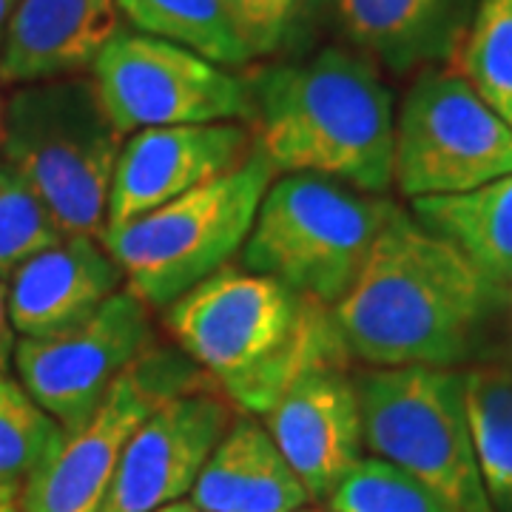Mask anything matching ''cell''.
<instances>
[{
	"label": "cell",
	"mask_w": 512,
	"mask_h": 512,
	"mask_svg": "<svg viewBox=\"0 0 512 512\" xmlns=\"http://www.w3.org/2000/svg\"><path fill=\"white\" fill-rule=\"evenodd\" d=\"M262 419L313 501H328L365 458L359 387L342 365L302 373Z\"/></svg>",
	"instance_id": "cell-14"
},
{
	"label": "cell",
	"mask_w": 512,
	"mask_h": 512,
	"mask_svg": "<svg viewBox=\"0 0 512 512\" xmlns=\"http://www.w3.org/2000/svg\"><path fill=\"white\" fill-rule=\"evenodd\" d=\"M126 276L94 237H63L9 276V316L20 336H52L89 319Z\"/></svg>",
	"instance_id": "cell-16"
},
{
	"label": "cell",
	"mask_w": 512,
	"mask_h": 512,
	"mask_svg": "<svg viewBox=\"0 0 512 512\" xmlns=\"http://www.w3.org/2000/svg\"><path fill=\"white\" fill-rule=\"evenodd\" d=\"M478 0H333L359 55L393 74L456 60Z\"/></svg>",
	"instance_id": "cell-17"
},
{
	"label": "cell",
	"mask_w": 512,
	"mask_h": 512,
	"mask_svg": "<svg viewBox=\"0 0 512 512\" xmlns=\"http://www.w3.org/2000/svg\"><path fill=\"white\" fill-rule=\"evenodd\" d=\"M123 134L92 77L18 86L6 100L3 163L12 165L63 237H103Z\"/></svg>",
	"instance_id": "cell-4"
},
{
	"label": "cell",
	"mask_w": 512,
	"mask_h": 512,
	"mask_svg": "<svg viewBox=\"0 0 512 512\" xmlns=\"http://www.w3.org/2000/svg\"><path fill=\"white\" fill-rule=\"evenodd\" d=\"M191 512H200V510H191Z\"/></svg>",
	"instance_id": "cell-33"
},
{
	"label": "cell",
	"mask_w": 512,
	"mask_h": 512,
	"mask_svg": "<svg viewBox=\"0 0 512 512\" xmlns=\"http://www.w3.org/2000/svg\"><path fill=\"white\" fill-rule=\"evenodd\" d=\"M248 80L256 151L276 174L328 177L376 197L393 185V94L373 60L330 46Z\"/></svg>",
	"instance_id": "cell-3"
},
{
	"label": "cell",
	"mask_w": 512,
	"mask_h": 512,
	"mask_svg": "<svg viewBox=\"0 0 512 512\" xmlns=\"http://www.w3.org/2000/svg\"><path fill=\"white\" fill-rule=\"evenodd\" d=\"M308 501L305 484L251 413L231 419L188 495L200 512H296Z\"/></svg>",
	"instance_id": "cell-18"
},
{
	"label": "cell",
	"mask_w": 512,
	"mask_h": 512,
	"mask_svg": "<svg viewBox=\"0 0 512 512\" xmlns=\"http://www.w3.org/2000/svg\"><path fill=\"white\" fill-rule=\"evenodd\" d=\"M453 69L512 126V0H478Z\"/></svg>",
	"instance_id": "cell-23"
},
{
	"label": "cell",
	"mask_w": 512,
	"mask_h": 512,
	"mask_svg": "<svg viewBox=\"0 0 512 512\" xmlns=\"http://www.w3.org/2000/svg\"><path fill=\"white\" fill-rule=\"evenodd\" d=\"M396 205L313 174H282L268 185L242 268L274 276L325 308H336L365 268Z\"/></svg>",
	"instance_id": "cell-6"
},
{
	"label": "cell",
	"mask_w": 512,
	"mask_h": 512,
	"mask_svg": "<svg viewBox=\"0 0 512 512\" xmlns=\"http://www.w3.org/2000/svg\"><path fill=\"white\" fill-rule=\"evenodd\" d=\"M296 512H319V510H311V507H302V510H296Z\"/></svg>",
	"instance_id": "cell-32"
},
{
	"label": "cell",
	"mask_w": 512,
	"mask_h": 512,
	"mask_svg": "<svg viewBox=\"0 0 512 512\" xmlns=\"http://www.w3.org/2000/svg\"><path fill=\"white\" fill-rule=\"evenodd\" d=\"M15 348H18V330L9 316V288L6 279H0V373L15 362Z\"/></svg>",
	"instance_id": "cell-27"
},
{
	"label": "cell",
	"mask_w": 512,
	"mask_h": 512,
	"mask_svg": "<svg viewBox=\"0 0 512 512\" xmlns=\"http://www.w3.org/2000/svg\"><path fill=\"white\" fill-rule=\"evenodd\" d=\"M251 60L285 52L308 29L319 0H220Z\"/></svg>",
	"instance_id": "cell-26"
},
{
	"label": "cell",
	"mask_w": 512,
	"mask_h": 512,
	"mask_svg": "<svg viewBox=\"0 0 512 512\" xmlns=\"http://www.w3.org/2000/svg\"><path fill=\"white\" fill-rule=\"evenodd\" d=\"M3 137H6V100L0 94V148H3Z\"/></svg>",
	"instance_id": "cell-30"
},
{
	"label": "cell",
	"mask_w": 512,
	"mask_h": 512,
	"mask_svg": "<svg viewBox=\"0 0 512 512\" xmlns=\"http://www.w3.org/2000/svg\"><path fill=\"white\" fill-rule=\"evenodd\" d=\"M478 476L493 512H512V373L476 367L464 373Z\"/></svg>",
	"instance_id": "cell-21"
},
{
	"label": "cell",
	"mask_w": 512,
	"mask_h": 512,
	"mask_svg": "<svg viewBox=\"0 0 512 512\" xmlns=\"http://www.w3.org/2000/svg\"><path fill=\"white\" fill-rule=\"evenodd\" d=\"M510 174V123L456 69H421L396 117L393 183L404 197L461 194Z\"/></svg>",
	"instance_id": "cell-8"
},
{
	"label": "cell",
	"mask_w": 512,
	"mask_h": 512,
	"mask_svg": "<svg viewBox=\"0 0 512 512\" xmlns=\"http://www.w3.org/2000/svg\"><path fill=\"white\" fill-rule=\"evenodd\" d=\"M92 83L123 137L143 128L254 120L248 77L134 29L111 37L94 60Z\"/></svg>",
	"instance_id": "cell-9"
},
{
	"label": "cell",
	"mask_w": 512,
	"mask_h": 512,
	"mask_svg": "<svg viewBox=\"0 0 512 512\" xmlns=\"http://www.w3.org/2000/svg\"><path fill=\"white\" fill-rule=\"evenodd\" d=\"M66 430L29 390L0 373V493L20 495L26 481L55 456Z\"/></svg>",
	"instance_id": "cell-22"
},
{
	"label": "cell",
	"mask_w": 512,
	"mask_h": 512,
	"mask_svg": "<svg viewBox=\"0 0 512 512\" xmlns=\"http://www.w3.org/2000/svg\"><path fill=\"white\" fill-rule=\"evenodd\" d=\"M333 512H456L419 478L365 456L328 498Z\"/></svg>",
	"instance_id": "cell-24"
},
{
	"label": "cell",
	"mask_w": 512,
	"mask_h": 512,
	"mask_svg": "<svg viewBox=\"0 0 512 512\" xmlns=\"http://www.w3.org/2000/svg\"><path fill=\"white\" fill-rule=\"evenodd\" d=\"M410 214L458 248L498 291H512V174L461 194L410 200Z\"/></svg>",
	"instance_id": "cell-19"
},
{
	"label": "cell",
	"mask_w": 512,
	"mask_h": 512,
	"mask_svg": "<svg viewBox=\"0 0 512 512\" xmlns=\"http://www.w3.org/2000/svg\"><path fill=\"white\" fill-rule=\"evenodd\" d=\"M148 345V305L123 288L74 328L23 336L15 367L29 396L66 433H74L92 419L114 382Z\"/></svg>",
	"instance_id": "cell-11"
},
{
	"label": "cell",
	"mask_w": 512,
	"mask_h": 512,
	"mask_svg": "<svg viewBox=\"0 0 512 512\" xmlns=\"http://www.w3.org/2000/svg\"><path fill=\"white\" fill-rule=\"evenodd\" d=\"M276 171L259 151L234 171L208 180L137 220L106 228L103 248L120 265L126 288L165 311L183 293L231 265L251 234Z\"/></svg>",
	"instance_id": "cell-5"
},
{
	"label": "cell",
	"mask_w": 512,
	"mask_h": 512,
	"mask_svg": "<svg viewBox=\"0 0 512 512\" xmlns=\"http://www.w3.org/2000/svg\"><path fill=\"white\" fill-rule=\"evenodd\" d=\"M194 507L188 504V501H177V504H168V507H163V510L157 512H191Z\"/></svg>",
	"instance_id": "cell-31"
},
{
	"label": "cell",
	"mask_w": 512,
	"mask_h": 512,
	"mask_svg": "<svg viewBox=\"0 0 512 512\" xmlns=\"http://www.w3.org/2000/svg\"><path fill=\"white\" fill-rule=\"evenodd\" d=\"M356 387L370 456L419 478L456 512H493L478 476L464 373L373 367Z\"/></svg>",
	"instance_id": "cell-7"
},
{
	"label": "cell",
	"mask_w": 512,
	"mask_h": 512,
	"mask_svg": "<svg viewBox=\"0 0 512 512\" xmlns=\"http://www.w3.org/2000/svg\"><path fill=\"white\" fill-rule=\"evenodd\" d=\"M20 0H0V46H3V35H6V26H9V20L15 15V9H18Z\"/></svg>",
	"instance_id": "cell-28"
},
{
	"label": "cell",
	"mask_w": 512,
	"mask_h": 512,
	"mask_svg": "<svg viewBox=\"0 0 512 512\" xmlns=\"http://www.w3.org/2000/svg\"><path fill=\"white\" fill-rule=\"evenodd\" d=\"M231 419V402L211 387L160 404L128 439L100 512H157L183 501Z\"/></svg>",
	"instance_id": "cell-12"
},
{
	"label": "cell",
	"mask_w": 512,
	"mask_h": 512,
	"mask_svg": "<svg viewBox=\"0 0 512 512\" xmlns=\"http://www.w3.org/2000/svg\"><path fill=\"white\" fill-rule=\"evenodd\" d=\"M134 32L177 43L222 69L251 63L220 0H117Z\"/></svg>",
	"instance_id": "cell-20"
},
{
	"label": "cell",
	"mask_w": 512,
	"mask_h": 512,
	"mask_svg": "<svg viewBox=\"0 0 512 512\" xmlns=\"http://www.w3.org/2000/svg\"><path fill=\"white\" fill-rule=\"evenodd\" d=\"M254 148V128L248 123L143 128L128 134L111 180L106 228L126 225L234 171Z\"/></svg>",
	"instance_id": "cell-13"
},
{
	"label": "cell",
	"mask_w": 512,
	"mask_h": 512,
	"mask_svg": "<svg viewBox=\"0 0 512 512\" xmlns=\"http://www.w3.org/2000/svg\"><path fill=\"white\" fill-rule=\"evenodd\" d=\"M120 29L117 0H20L0 46V83L32 86L92 72Z\"/></svg>",
	"instance_id": "cell-15"
},
{
	"label": "cell",
	"mask_w": 512,
	"mask_h": 512,
	"mask_svg": "<svg viewBox=\"0 0 512 512\" xmlns=\"http://www.w3.org/2000/svg\"><path fill=\"white\" fill-rule=\"evenodd\" d=\"M60 239L63 234L35 191L0 160V279H9L26 259Z\"/></svg>",
	"instance_id": "cell-25"
},
{
	"label": "cell",
	"mask_w": 512,
	"mask_h": 512,
	"mask_svg": "<svg viewBox=\"0 0 512 512\" xmlns=\"http://www.w3.org/2000/svg\"><path fill=\"white\" fill-rule=\"evenodd\" d=\"M498 293L458 248L396 205L333 319L348 353L367 365L453 367Z\"/></svg>",
	"instance_id": "cell-1"
},
{
	"label": "cell",
	"mask_w": 512,
	"mask_h": 512,
	"mask_svg": "<svg viewBox=\"0 0 512 512\" xmlns=\"http://www.w3.org/2000/svg\"><path fill=\"white\" fill-rule=\"evenodd\" d=\"M165 325L208 382L256 419L302 373L348 356L330 308L234 265L171 302Z\"/></svg>",
	"instance_id": "cell-2"
},
{
	"label": "cell",
	"mask_w": 512,
	"mask_h": 512,
	"mask_svg": "<svg viewBox=\"0 0 512 512\" xmlns=\"http://www.w3.org/2000/svg\"><path fill=\"white\" fill-rule=\"evenodd\" d=\"M0 512H23L20 510V495L0 493Z\"/></svg>",
	"instance_id": "cell-29"
},
{
	"label": "cell",
	"mask_w": 512,
	"mask_h": 512,
	"mask_svg": "<svg viewBox=\"0 0 512 512\" xmlns=\"http://www.w3.org/2000/svg\"><path fill=\"white\" fill-rule=\"evenodd\" d=\"M208 376L191 359L148 345L80 430L66 433L20 493L23 512H100L134 430L168 399L197 390Z\"/></svg>",
	"instance_id": "cell-10"
}]
</instances>
